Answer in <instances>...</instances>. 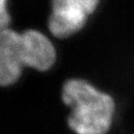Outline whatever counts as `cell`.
<instances>
[{"mask_svg":"<svg viewBox=\"0 0 134 134\" xmlns=\"http://www.w3.org/2000/svg\"><path fill=\"white\" fill-rule=\"evenodd\" d=\"M7 0H0V26L1 30H4L8 28V25L9 23V15L7 8Z\"/></svg>","mask_w":134,"mask_h":134,"instance_id":"277c9868","label":"cell"},{"mask_svg":"<svg viewBox=\"0 0 134 134\" xmlns=\"http://www.w3.org/2000/svg\"><path fill=\"white\" fill-rule=\"evenodd\" d=\"M99 2L100 0H51L52 11L48 18L50 33L56 37L64 38L78 32Z\"/></svg>","mask_w":134,"mask_h":134,"instance_id":"3957f363","label":"cell"},{"mask_svg":"<svg viewBox=\"0 0 134 134\" xmlns=\"http://www.w3.org/2000/svg\"><path fill=\"white\" fill-rule=\"evenodd\" d=\"M63 103L72 108L68 125L76 134H106L115 113L110 95L82 79L67 80L63 87Z\"/></svg>","mask_w":134,"mask_h":134,"instance_id":"7a4b0ae2","label":"cell"},{"mask_svg":"<svg viewBox=\"0 0 134 134\" xmlns=\"http://www.w3.org/2000/svg\"><path fill=\"white\" fill-rule=\"evenodd\" d=\"M56 61V50L41 32L19 34L6 28L0 33V84L7 87L19 79L24 66L44 72Z\"/></svg>","mask_w":134,"mask_h":134,"instance_id":"6da1fadb","label":"cell"}]
</instances>
